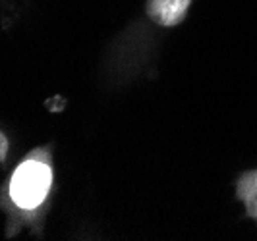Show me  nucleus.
Here are the masks:
<instances>
[{
    "label": "nucleus",
    "mask_w": 257,
    "mask_h": 241,
    "mask_svg": "<svg viewBox=\"0 0 257 241\" xmlns=\"http://www.w3.org/2000/svg\"><path fill=\"white\" fill-rule=\"evenodd\" d=\"M51 168L37 160H26L12 176V199L22 208L37 206L51 189Z\"/></svg>",
    "instance_id": "1"
},
{
    "label": "nucleus",
    "mask_w": 257,
    "mask_h": 241,
    "mask_svg": "<svg viewBox=\"0 0 257 241\" xmlns=\"http://www.w3.org/2000/svg\"><path fill=\"white\" fill-rule=\"evenodd\" d=\"M188 6H190V0H149L147 14L155 24L172 27L184 20Z\"/></svg>",
    "instance_id": "2"
},
{
    "label": "nucleus",
    "mask_w": 257,
    "mask_h": 241,
    "mask_svg": "<svg viewBox=\"0 0 257 241\" xmlns=\"http://www.w3.org/2000/svg\"><path fill=\"white\" fill-rule=\"evenodd\" d=\"M6 154H8V139H6V135L0 131V162L6 158Z\"/></svg>",
    "instance_id": "3"
}]
</instances>
